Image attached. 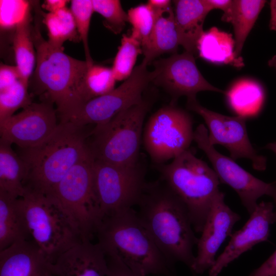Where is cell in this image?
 <instances>
[{"instance_id": "f35d334b", "label": "cell", "mask_w": 276, "mask_h": 276, "mask_svg": "<svg viewBox=\"0 0 276 276\" xmlns=\"http://www.w3.org/2000/svg\"><path fill=\"white\" fill-rule=\"evenodd\" d=\"M206 4L211 10L218 9L223 12L221 18L227 16L232 9L233 5L232 0H204Z\"/></svg>"}, {"instance_id": "7c38bea8", "label": "cell", "mask_w": 276, "mask_h": 276, "mask_svg": "<svg viewBox=\"0 0 276 276\" xmlns=\"http://www.w3.org/2000/svg\"><path fill=\"white\" fill-rule=\"evenodd\" d=\"M193 141L205 153L220 182L235 191L249 215L256 209L260 197L265 195L271 197L275 191V183H267L255 177L232 158L217 151L210 143L208 130L204 125H199L194 131Z\"/></svg>"}, {"instance_id": "d6a6232c", "label": "cell", "mask_w": 276, "mask_h": 276, "mask_svg": "<svg viewBox=\"0 0 276 276\" xmlns=\"http://www.w3.org/2000/svg\"><path fill=\"white\" fill-rule=\"evenodd\" d=\"M94 12L104 19V26L116 34H120L128 22L127 13L119 0H92Z\"/></svg>"}, {"instance_id": "603a6c76", "label": "cell", "mask_w": 276, "mask_h": 276, "mask_svg": "<svg viewBox=\"0 0 276 276\" xmlns=\"http://www.w3.org/2000/svg\"><path fill=\"white\" fill-rule=\"evenodd\" d=\"M235 41L231 34L212 27L203 32L198 40L197 53L202 58L214 63L243 65L242 58L235 55Z\"/></svg>"}, {"instance_id": "3957f363", "label": "cell", "mask_w": 276, "mask_h": 276, "mask_svg": "<svg viewBox=\"0 0 276 276\" xmlns=\"http://www.w3.org/2000/svg\"><path fill=\"white\" fill-rule=\"evenodd\" d=\"M32 34L36 55V81L44 100L55 105L59 122H66L86 103L84 80L92 64L72 57L64 53L63 47L51 44L38 28Z\"/></svg>"}, {"instance_id": "7bdbcfd3", "label": "cell", "mask_w": 276, "mask_h": 276, "mask_svg": "<svg viewBox=\"0 0 276 276\" xmlns=\"http://www.w3.org/2000/svg\"><path fill=\"white\" fill-rule=\"evenodd\" d=\"M264 148L272 151L276 155V142L268 143Z\"/></svg>"}, {"instance_id": "484cf974", "label": "cell", "mask_w": 276, "mask_h": 276, "mask_svg": "<svg viewBox=\"0 0 276 276\" xmlns=\"http://www.w3.org/2000/svg\"><path fill=\"white\" fill-rule=\"evenodd\" d=\"M30 11L14 29L13 49L16 66L21 80L29 85L30 78L36 63V51L30 26Z\"/></svg>"}, {"instance_id": "8fae6325", "label": "cell", "mask_w": 276, "mask_h": 276, "mask_svg": "<svg viewBox=\"0 0 276 276\" xmlns=\"http://www.w3.org/2000/svg\"><path fill=\"white\" fill-rule=\"evenodd\" d=\"M142 62L118 87L84 104L67 122L85 127L105 124L123 110L141 103L143 93L152 82V73Z\"/></svg>"}, {"instance_id": "ac0fdd59", "label": "cell", "mask_w": 276, "mask_h": 276, "mask_svg": "<svg viewBox=\"0 0 276 276\" xmlns=\"http://www.w3.org/2000/svg\"><path fill=\"white\" fill-rule=\"evenodd\" d=\"M106 257L98 243L82 240L59 256L52 263L56 276H106Z\"/></svg>"}, {"instance_id": "277c9868", "label": "cell", "mask_w": 276, "mask_h": 276, "mask_svg": "<svg viewBox=\"0 0 276 276\" xmlns=\"http://www.w3.org/2000/svg\"><path fill=\"white\" fill-rule=\"evenodd\" d=\"M83 126L59 122L54 133L41 144L20 149L27 168L26 189L50 195L69 170L86 156L88 133Z\"/></svg>"}, {"instance_id": "d4e9b609", "label": "cell", "mask_w": 276, "mask_h": 276, "mask_svg": "<svg viewBox=\"0 0 276 276\" xmlns=\"http://www.w3.org/2000/svg\"><path fill=\"white\" fill-rule=\"evenodd\" d=\"M266 2L263 0H233L229 14L221 18L223 21L233 25L236 58H241L240 55L246 39Z\"/></svg>"}, {"instance_id": "5b68a950", "label": "cell", "mask_w": 276, "mask_h": 276, "mask_svg": "<svg viewBox=\"0 0 276 276\" xmlns=\"http://www.w3.org/2000/svg\"><path fill=\"white\" fill-rule=\"evenodd\" d=\"M16 205L28 239L53 263L83 240L61 204L53 197L26 189Z\"/></svg>"}, {"instance_id": "ba28073f", "label": "cell", "mask_w": 276, "mask_h": 276, "mask_svg": "<svg viewBox=\"0 0 276 276\" xmlns=\"http://www.w3.org/2000/svg\"><path fill=\"white\" fill-rule=\"evenodd\" d=\"M94 160L90 151L69 170L49 195L62 206L83 240L91 241L102 220L94 191Z\"/></svg>"}, {"instance_id": "cb8c5ba5", "label": "cell", "mask_w": 276, "mask_h": 276, "mask_svg": "<svg viewBox=\"0 0 276 276\" xmlns=\"http://www.w3.org/2000/svg\"><path fill=\"white\" fill-rule=\"evenodd\" d=\"M224 94L231 109L237 116L246 119L256 116L265 100L262 85L251 79L236 81Z\"/></svg>"}, {"instance_id": "836d02e7", "label": "cell", "mask_w": 276, "mask_h": 276, "mask_svg": "<svg viewBox=\"0 0 276 276\" xmlns=\"http://www.w3.org/2000/svg\"><path fill=\"white\" fill-rule=\"evenodd\" d=\"M70 10L74 16L80 39L83 42L86 61L94 63L88 47V32L91 18L94 12L92 0H73Z\"/></svg>"}, {"instance_id": "5bb4252c", "label": "cell", "mask_w": 276, "mask_h": 276, "mask_svg": "<svg viewBox=\"0 0 276 276\" xmlns=\"http://www.w3.org/2000/svg\"><path fill=\"white\" fill-rule=\"evenodd\" d=\"M54 104L47 100L32 102L0 123L1 139L19 149L35 147L49 138L59 122Z\"/></svg>"}, {"instance_id": "ab89813d", "label": "cell", "mask_w": 276, "mask_h": 276, "mask_svg": "<svg viewBox=\"0 0 276 276\" xmlns=\"http://www.w3.org/2000/svg\"><path fill=\"white\" fill-rule=\"evenodd\" d=\"M68 2L66 0H47L42 6L49 13H54L66 7Z\"/></svg>"}, {"instance_id": "4fadbf2b", "label": "cell", "mask_w": 276, "mask_h": 276, "mask_svg": "<svg viewBox=\"0 0 276 276\" xmlns=\"http://www.w3.org/2000/svg\"><path fill=\"white\" fill-rule=\"evenodd\" d=\"M187 107L199 114L209 130V140L211 145H220L229 151L234 160L245 158L251 160L256 170L264 171L266 158L259 155L251 144L247 132L246 119L241 117L223 115L201 105L196 99L187 100Z\"/></svg>"}, {"instance_id": "4dcf8cb0", "label": "cell", "mask_w": 276, "mask_h": 276, "mask_svg": "<svg viewBox=\"0 0 276 276\" xmlns=\"http://www.w3.org/2000/svg\"><path fill=\"white\" fill-rule=\"evenodd\" d=\"M28 88V85L20 79L0 90V123L12 116L18 109L32 103Z\"/></svg>"}, {"instance_id": "ffe728a7", "label": "cell", "mask_w": 276, "mask_h": 276, "mask_svg": "<svg viewBox=\"0 0 276 276\" xmlns=\"http://www.w3.org/2000/svg\"><path fill=\"white\" fill-rule=\"evenodd\" d=\"M175 4V20L179 45L185 51L197 53L198 40L204 32L203 25L211 11L204 0H177Z\"/></svg>"}, {"instance_id": "8d00e7d4", "label": "cell", "mask_w": 276, "mask_h": 276, "mask_svg": "<svg viewBox=\"0 0 276 276\" xmlns=\"http://www.w3.org/2000/svg\"><path fill=\"white\" fill-rule=\"evenodd\" d=\"M108 270L106 276H141L126 266L116 259L106 257Z\"/></svg>"}, {"instance_id": "1f68e13d", "label": "cell", "mask_w": 276, "mask_h": 276, "mask_svg": "<svg viewBox=\"0 0 276 276\" xmlns=\"http://www.w3.org/2000/svg\"><path fill=\"white\" fill-rule=\"evenodd\" d=\"M128 22L132 26L131 35L141 44L146 45L153 30L156 13L147 3L130 8L127 12Z\"/></svg>"}, {"instance_id": "60d3db41", "label": "cell", "mask_w": 276, "mask_h": 276, "mask_svg": "<svg viewBox=\"0 0 276 276\" xmlns=\"http://www.w3.org/2000/svg\"><path fill=\"white\" fill-rule=\"evenodd\" d=\"M171 2L169 0H149L147 4L155 10L166 9L170 6Z\"/></svg>"}, {"instance_id": "f1b7e54d", "label": "cell", "mask_w": 276, "mask_h": 276, "mask_svg": "<svg viewBox=\"0 0 276 276\" xmlns=\"http://www.w3.org/2000/svg\"><path fill=\"white\" fill-rule=\"evenodd\" d=\"M111 69L116 81L126 80L132 74L137 58L143 53L141 43L131 35L124 34Z\"/></svg>"}, {"instance_id": "bcb514c9", "label": "cell", "mask_w": 276, "mask_h": 276, "mask_svg": "<svg viewBox=\"0 0 276 276\" xmlns=\"http://www.w3.org/2000/svg\"><path fill=\"white\" fill-rule=\"evenodd\" d=\"M47 276H56L55 275H54L53 273H51L50 274H49Z\"/></svg>"}, {"instance_id": "2e32d148", "label": "cell", "mask_w": 276, "mask_h": 276, "mask_svg": "<svg viewBox=\"0 0 276 276\" xmlns=\"http://www.w3.org/2000/svg\"><path fill=\"white\" fill-rule=\"evenodd\" d=\"M240 216L225 203L224 194L219 191L214 197L201 237L197 244V253L191 269L196 274L209 270L221 244L232 235L233 227Z\"/></svg>"}, {"instance_id": "7402d4cb", "label": "cell", "mask_w": 276, "mask_h": 276, "mask_svg": "<svg viewBox=\"0 0 276 276\" xmlns=\"http://www.w3.org/2000/svg\"><path fill=\"white\" fill-rule=\"evenodd\" d=\"M12 144L0 139V191L17 199L25 192L26 164L12 148Z\"/></svg>"}, {"instance_id": "9c48e42d", "label": "cell", "mask_w": 276, "mask_h": 276, "mask_svg": "<svg viewBox=\"0 0 276 276\" xmlns=\"http://www.w3.org/2000/svg\"><path fill=\"white\" fill-rule=\"evenodd\" d=\"M93 180L102 219L137 205L147 185L144 171L138 163L126 166L95 159Z\"/></svg>"}, {"instance_id": "b9f144b4", "label": "cell", "mask_w": 276, "mask_h": 276, "mask_svg": "<svg viewBox=\"0 0 276 276\" xmlns=\"http://www.w3.org/2000/svg\"><path fill=\"white\" fill-rule=\"evenodd\" d=\"M270 19L269 28L270 30L276 31V0L270 2Z\"/></svg>"}, {"instance_id": "9a60e30c", "label": "cell", "mask_w": 276, "mask_h": 276, "mask_svg": "<svg viewBox=\"0 0 276 276\" xmlns=\"http://www.w3.org/2000/svg\"><path fill=\"white\" fill-rule=\"evenodd\" d=\"M154 66L152 82L163 87L174 101L181 96L187 97V100L196 99L197 94L201 91L225 93L206 80L196 65L194 55L190 52L156 60Z\"/></svg>"}, {"instance_id": "6da1fadb", "label": "cell", "mask_w": 276, "mask_h": 276, "mask_svg": "<svg viewBox=\"0 0 276 276\" xmlns=\"http://www.w3.org/2000/svg\"><path fill=\"white\" fill-rule=\"evenodd\" d=\"M97 242L106 257L117 259L141 276H175V264L163 254L132 208L106 215Z\"/></svg>"}, {"instance_id": "44dd1931", "label": "cell", "mask_w": 276, "mask_h": 276, "mask_svg": "<svg viewBox=\"0 0 276 276\" xmlns=\"http://www.w3.org/2000/svg\"><path fill=\"white\" fill-rule=\"evenodd\" d=\"M154 25L146 45L143 49V61L147 65L165 53H175L179 45L174 12L171 6L155 10Z\"/></svg>"}, {"instance_id": "d590c367", "label": "cell", "mask_w": 276, "mask_h": 276, "mask_svg": "<svg viewBox=\"0 0 276 276\" xmlns=\"http://www.w3.org/2000/svg\"><path fill=\"white\" fill-rule=\"evenodd\" d=\"M21 79L16 66L1 64L0 66V90L6 88Z\"/></svg>"}, {"instance_id": "52a82bcc", "label": "cell", "mask_w": 276, "mask_h": 276, "mask_svg": "<svg viewBox=\"0 0 276 276\" xmlns=\"http://www.w3.org/2000/svg\"><path fill=\"white\" fill-rule=\"evenodd\" d=\"M150 104L144 99L89 133L88 148L95 160L120 165L137 164L143 124Z\"/></svg>"}, {"instance_id": "7a4b0ae2", "label": "cell", "mask_w": 276, "mask_h": 276, "mask_svg": "<svg viewBox=\"0 0 276 276\" xmlns=\"http://www.w3.org/2000/svg\"><path fill=\"white\" fill-rule=\"evenodd\" d=\"M137 205L139 217L166 257L191 269L198 238L179 198L163 181L147 183Z\"/></svg>"}, {"instance_id": "f546056e", "label": "cell", "mask_w": 276, "mask_h": 276, "mask_svg": "<svg viewBox=\"0 0 276 276\" xmlns=\"http://www.w3.org/2000/svg\"><path fill=\"white\" fill-rule=\"evenodd\" d=\"M116 81L111 67L94 63L89 65L84 80L86 102L113 90Z\"/></svg>"}, {"instance_id": "83f0119b", "label": "cell", "mask_w": 276, "mask_h": 276, "mask_svg": "<svg viewBox=\"0 0 276 276\" xmlns=\"http://www.w3.org/2000/svg\"><path fill=\"white\" fill-rule=\"evenodd\" d=\"M44 23L48 30V41L54 46L61 48L66 40L80 39L74 16L67 7L54 13L48 12Z\"/></svg>"}, {"instance_id": "e0dca14e", "label": "cell", "mask_w": 276, "mask_h": 276, "mask_svg": "<svg viewBox=\"0 0 276 276\" xmlns=\"http://www.w3.org/2000/svg\"><path fill=\"white\" fill-rule=\"evenodd\" d=\"M272 202L258 204L243 226L234 232L222 252L209 269V276H217L229 264L258 243L268 241L270 226L274 223Z\"/></svg>"}, {"instance_id": "ee69618b", "label": "cell", "mask_w": 276, "mask_h": 276, "mask_svg": "<svg viewBox=\"0 0 276 276\" xmlns=\"http://www.w3.org/2000/svg\"><path fill=\"white\" fill-rule=\"evenodd\" d=\"M271 197L273 199V201H274V204H275V210L274 211V212H273V221H274V223H275L276 222V190L274 192L273 194L272 195Z\"/></svg>"}, {"instance_id": "4316f807", "label": "cell", "mask_w": 276, "mask_h": 276, "mask_svg": "<svg viewBox=\"0 0 276 276\" xmlns=\"http://www.w3.org/2000/svg\"><path fill=\"white\" fill-rule=\"evenodd\" d=\"M16 199L0 191V251L17 242L29 240L17 207Z\"/></svg>"}, {"instance_id": "74e56055", "label": "cell", "mask_w": 276, "mask_h": 276, "mask_svg": "<svg viewBox=\"0 0 276 276\" xmlns=\"http://www.w3.org/2000/svg\"><path fill=\"white\" fill-rule=\"evenodd\" d=\"M248 276H276V249L258 268Z\"/></svg>"}, {"instance_id": "f6af8a7d", "label": "cell", "mask_w": 276, "mask_h": 276, "mask_svg": "<svg viewBox=\"0 0 276 276\" xmlns=\"http://www.w3.org/2000/svg\"><path fill=\"white\" fill-rule=\"evenodd\" d=\"M268 64L270 66H273L276 68V56L273 57V58L269 61Z\"/></svg>"}, {"instance_id": "e575fe53", "label": "cell", "mask_w": 276, "mask_h": 276, "mask_svg": "<svg viewBox=\"0 0 276 276\" xmlns=\"http://www.w3.org/2000/svg\"><path fill=\"white\" fill-rule=\"evenodd\" d=\"M1 26L2 28H14L30 11L28 2L24 1H0Z\"/></svg>"}, {"instance_id": "8992f818", "label": "cell", "mask_w": 276, "mask_h": 276, "mask_svg": "<svg viewBox=\"0 0 276 276\" xmlns=\"http://www.w3.org/2000/svg\"><path fill=\"white\" fill-rule=\"evenodd\" d=\"M162 181L186 207L194 231L201 233L220 180L214 170L189 149L159 168Z\"/></svg>"}, {"instance_id": "30bf717a", "label": "cell", "mask_w": 276, "mask_h": 276, "mask_svg": "<svg viewBox=\"0 0 276 276\" xmlns=\"http://www.w3.org/2000/svg\"><path fill=\"white\" fill-rule=\"evenodd\" d=\"M193 135L191 116L172 105L151 115L144 128L143 140L151 159L161 164L188 150Z\"/></svg>"}, {"instance_id": "d6986e66", "label": "cell", "mask_w": 276, "mask_h": 276, "mask_svg": "<svg viewBox=\"0 0 276 276\" xmlns=\"http://www.w3.org/2000/svg\"><path fill=\"white\" fill-rule=\"evenodd\" d=\"M52 263L32 241L24 240L0 251V276H47Z\"/></svg>"}]
</instances>
